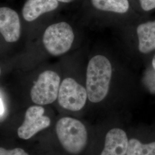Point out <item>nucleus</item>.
Wrapping results in <instances>:
<instances>
[{"label":"nucleus","instance_id":"obj_1","mask_svg":"<svg viewBox=\"0 0 155 155\" xmlns=\"http://www.w3.org/2000/svg\"><path fill=\"white\" fill-rule=\"evenodd\" d=\"M112 75L110 62L105 56H95L89 61L86 72V91L93 103L102 101L108 93Z\"/></svg>","mask_w":155,"mask_h":155},{"label":"nucleus","instance_id":"obj_2","mask_svg":"<svg viewBox=\"0 0 155 155\" xmlns=\"http://www.w3.org/2000/svg\"><path fill=\"white\" fill-rule=\"evenodd\" d=\"M58 137L63 147L70 153L78 154L86 147L87 130L83 124L71 117H64L56 124Z\"/></svg>","mask_w":155,"mask_h":155},{"label":"nucleus","instance_id":"obj_3","mask_svg":"<svg viewBox=\"0 0 155 155\" xmlns=\"http://www.w3.org/2000/svg\"><path fill=\"white\" fill-rule=\"evenodd\" d=\"M74 34L71 27L67 22H61L51 25L45 31L43 44L51 55H61L71 47Z\"/></svg>","mask_w":155,"mask_h":155},{"label":"nucleus","instance_id":"obj_4","mask_svg":"<svg viewBox=\"0 0 155 155\" xmlns=\"http://www.w3.org/2000/svg\"><path fill=\"white\" fill-rule=\"evenodd\" d=\"M60 83L61 78L56 72L49 70L42 72L31 89L32 101L40 105L53 103L58 98Z\"/></svg>","mask_w":155,"mask_h":155},{"label":"nucleus","instance_id":"obj_5","mask_svg":"<svg viewBox=\"0 0 155 155\" xmlns=\"http://www.w3.org/2000/svg\"><path fill=\"white\" fill-rule=\"evenodd\" d=\"M87 98L86 89L71 78L64 79L60 86L58 102L64 109L79 111L85 105Z\"/></svg>","mask_w":155,"mask_h":155},{"label":"nucleus","instance_id":"obj_6","mask_svg":"<svg viewBox=\"0 0 155 155\" xmlns=\"http://www.w3.org/2000/svg\"><path fill=\"white\" fill-rule=\"evenodd\" d=\"M45 109L40 106H32L25 113V119L18 127L17 134L20 139L28 140L50 126V118L44 116Z\"/></svg>","mask_w":155,"mask_h":155},{"label":"nucleus","instance_id":"obj_7","mask_svg":"<svg viewBox=\"0 0 155 155\" xmlns=\"http://www.w3.org/2000/svg\"><path fill=\"white\" fill-rule=\"evenodd\" d=\"M0 33L8 43L16 42L20 36L18 15L16 12L8 7L0 8Z\"/></svg>","mask_w":155,"mask_h":155},{"label":"nucleus","instance_id":"obj_8","mask_svg":"<svg viewBox=\"0 0 155 155\" xmlns=\"http://www.w3.org/2000/svg\"><path fill=\"white\" fill-rule=\"evenodd\" d=\"M128 141L123 130L112 129L106 136L105 147L101 155H127Z\"/></svg>","mask_w":155,"mask_h":155},{"label":"nucleus","instance_id":"obj_9","mask_svg":"<svg viewBox=\"0 0 155 155\" xmlns=\"http://www.w3.org/2000/svg\"><path fill=\"white\" fill-rule=\"evenodd\" d=\"M58 6L57 0H27L22 8L24 18L33 21L45 13L56 9Z\"/></svg>","mask_w":155,"mask_h":155},{"label":"nucleus","instance_id":"obj_10","mask_svg":"<svg viewBox=\"0 0 155 155\" xmlns=\"http://www.w3.org/2000/svg\"><path fill=\"white\" fill-rule=\"evenodd\" d=\"M139 38V50L147 54L155 50V21L145 22L137 28Z\"/></svg>","mask_w":155,"mask_h":155},{"label":"nucleus","instance_id":"obj_11","mask_svg":"<svg viewBox=\"0 0 155 155\" xmlns=\"http://www.w3.org/2000/svg\"><path fill=\"white\" fill-rule=\"evenodd\" d=\"M94 7L101 11L125 13L128 11V0H91Z\"/></svg>","mask_w":155,"mask_h":155},{"label":"nucleus","instance_id":"obj_12","mask_svg":"<svg viewBox=\"0 0 155 155\" xmlns=\"http://www.w3.org/2000/svg\"><path fill=\"white\" fill-rule=\"evenodd\" d=\"M127 155H155V142L143 144L137 139H131L128 141Z\"/></svg>","mask_w":155,"mask_h":155},{"label":"nucleus","instance_id":"obj_13","mask_svg":"<svg viewBox=\"0 0 155 155\" xmlns=\"http://www.w3.org/2000/svg\"><path fill=\"white\" fill-rule=\"evenodd\" d=\"M0 155H28V154L21 148L7 150L0 147Z\"/></svg>","mask_w":155,"mask_h":155},{"label":"nucleus","instance_id":"obj_14","mask_svg":"<svg viewBox=\"0 0 155 155\" xmlns=\"http://www.w3.org/2000/svg\"><path fill=\"white\" fill-rule=\"evenodd\" d=\"M140 5L145 11H150L155 8V0H140Z\"/></svg>","mask_w":155,"mask_h":155},{"label":"nucleus","instance_id":"obj_15","mask_svg":"<svg viewBox=\"0 0 155 155\" xmlns=\"http://www.w3.org/2000/svg\"><path fill=\"white\" fill-rule=\"evenodd\" d=\"M4 112V107L2 101L1 99L0 98V116L2 115Z\"/></svg>","mask_w":155,"mask_h":155},{"label":"nucleus","instance_id":"obj_16","mask_svg":"<svg viewBox=\"0 0 155 155\" xmlns=\"http://www.w3.org/2000/svg\"><path fill=\"white\" fill-rule=\"evenodd\" d=\"M58 1H59V2H70L71 1H72V0H57Z\"/></svg>","mask_w":155,"mask_h":155},{"label":"nucleus","instance_id":"obj_17","mask_svg":"<svg viewBox=\"0 0 155 155\" xmlns=\"http://www.w3.org/2000/svg\"><path fill=\"white\" fill-rule=\"evenodd\" d=\"M152 66H153V67L154 68V69L155 70V55L154 58H153V60H152Z\"/></svg>","mask_w":155,"mask_h":155},{"label":"nucleus","instance_id":"obj_18","mask_svg":"<svg viewBox=\"0 0 155 155\" xmlns=\"http://www.w3.org/2000/svg\"><path fill=\"white\" fill-rule=\"evenodd\" d=\"M0 74H1V69H0Z\"/></svg>","mask_w":155,"mask_h":155}]
</instances>
